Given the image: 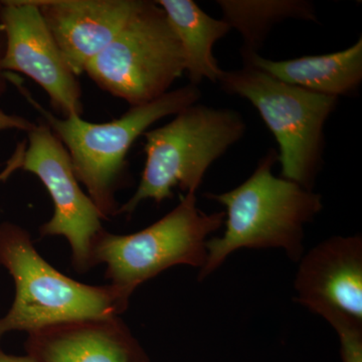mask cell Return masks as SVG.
Segmentation results:
<instances>
[{"label":"cell","mask_w":362,"mask_h":362,"mask_svg":"<svg viewBox=\"0 0 362 362\" xmlns=\"http://www.w3.org/2000/svg\"><path fill=\"white\" fill-rule=\"evenodd\" d=\"M21 169L40 178L54 202V216L40 226V235L65 237L71 246L76 271L90 270L95 267V244L105 230L104 218L89 195L83 192L66 147L47 124L35 125L28 132Z\"/></svg>","instance_id":"8"},{"label":"cell","mask_w":362,"mask_h":362,"mask_svg":"<svg viewBox=\"0 0 362 362\" xmlns=\"http://www.w3.org/2000/svg\"><path fill=\"white\" fill-rule=\"evenodd\" d=\"M4 49H6V39H4V32L0 26V96L6 92V75L1 69V62L4 59Z\"/></svg>","instance_id":"19"},{"label":"cell","mask_w":362,"mask_h":362,"mask_svg":"<svg viewBox=\"0 0 362 362\" xmlns=\"http://www.w3.org/2000/svg\"><path fill=\"white\" fill-rule=\"evenodd\" d=\"M239 112L194 104L161 127L144 133L146 154L141 180L117 214H132L143 201L161 204L180 187L197 194L207 169L246 133Z\"/></svg>","instance_id":"4"},{"label":"cell","mask_w":362,"mask_h":362,"mask_svg":"<svg viewBox=\"0 0 362 362\" xmlns=\"http://www.w3.org/2000/svg\"><path fill=\"white\" fill-rule=\"evenodd\" d=\"M0 26L6 39L1 69L32 78L49 95L63 117L81 116L80 84L33 0L0 2Z\"/></svg>","instance_id":"9"},{"label":"cell","mask_w":362,"mask_h":362,"mask_svg":"<svg viewBox=\"0 0 362 362\" xmlns=\"http://www.w3.org/2000/svg\"><path fill=\"white\" fill-rule=\"evenodd\" d=\"M35 124L18 115H11L0 109V130L16 129L30 132Z\"/></svg>","instance_id":"17"},{"label":"cell","mask_w":362,"mask_h":362,"mask_svg":"<svg viewBox=\"0 0 362 362\" xmlns=\"http://www.w3.org/2000/svg\"><path fill=\"white\" fill-rule=\"evenodd\" d=\"M25 349L39 362H150L119 316L44 326L28 332Z\"/></svg>","instance_id":"12"},{"label":"cell","mask_w":362,"mask_h":362,"mask_svg":"<svg viewBox=\"0 0 362 362\" xmlns=\"http://www.w3.org/2000/svg\"><path fill=\"white\" fill-rule=\"evenodd\" d=\"M185 71L182 49L168 16L148 0H140L122 30L85 70L102 90L131 107L163 96Z\"/></svg>","instance_id":"7"},{"label":"cell","mask_w":362,"mask_h":362,"mask_svg":"<svg viewBox=\"0 0 362 362\" xmlns=\"http://www.w3.org/2000/svg\"><path fill=\"white\" fill-rule=\"evenodd\" d=\"M0 362H39L33 359V357L26 356H14L4 354L0 350Z\"/></svg>","instance_id":"20"},{"label":"cell","mask_w":362,"mask_h":362,"mask_svg":"<svg viewBox=\"0 0 362 362\" xmlns=\"http://www.w3.org/2000/svg\"><path fill=\"white\" fill-rule=\"evenodd\" d=\"M77 77L113 42L140 0H33Z\"/></svg>","instance_id":"11"},{"label":"cell","mask_w":362,"mask_h":362,"mask_svg":"<svg viewBox=\"0 0 362 362\" xmlns=\"http://www.w3.org/2000/svg\"><path fill=\"white\" fill-rule=\"evenodd\" d=\"M278 151L270 149L239 187L206 197L226 207L225 232L206 242L204 280L240 249H281L293 262L304 255L305 226L322 209L321 195L274 175Z\"/></svg>","instance_id":"1"},{"label":"cell","mask_w":362,"mask_h":362,"mask_svg":"<svg viewBox=\"0 0 362 362\" xmlns=\"http://www.w3.org/2000/svg\"><path fill=\"white\" fill-rule=\"evenodd\" d=\"M175 32L185 59L189 84L218 83L223 70L214 56V47L232 28L225 20L211 18L192 0H158Z\"/></svg>","instance_id":"14"},{"label":"cell","mask_w":362,"mask_h":362,"mask_svg":"<svg viewBox=\"0 0 362 362\" xmlns=\"http://www.w3.org/2000/svg\"><path fill=\"white\" fill-rule=\"evenodd\" d=\"M218 83L247 100L275 136L281 177L312 190L323 163L324 126L339 98L281 82L249 64L223 71Z\"/></svg>","instance_id":"5"},{"label":"cell","mask_w":362,"mask_h":362,"mask_svg":"<svg viewBox=\"0 0 362 362\" xmlns=\"http://www.w3.org/2000/svg\"><path fill=\"white\" fill-rule=\"evenodd\" d=\"M225 218V211L204 213L197 206V194H185L177 206L144 230L124 235L104 230L93 251L95 266L105 264L111 284L132 293L173 266L201 270L209 237Z\"/></svg>","instance_id":"6"},{"label":"cell","mask_w":362,"mask_h":362,"mask_svg":"<svg viewBox=\"0 0 362 362\" xmlns=\"http://www.w3.org/2000/svg\"><path fill=\"white\" fill-rule=\"evenodd\" d=\"M0 265L16 284L13 306L0 318V338L9 331L28 333L76 319L119 316L133 294L115 285H86L64 275L40 256L30 233L14 223H0Z\"/></svg>","instance_id":"3"},{"label":"cell","mask_w":362,"mask_h":362,"mask_svg":"<svg viewBox=\"0 0 362 362\" xmlns=\"http://www.w3.org/2000/svg\"><path fill=\"white\" fill-rule=\"evenodd\" d=\"M324 319L337 331L342 362H362V322L344 315Z\"/></svg>","instance_id":"16"},{"label":"cell","mask_w":362,"mask_h":362,"mask_svg":"<svg viewBox=\"0 0 362 362\" xmlns=\"http://www.w3.org/2000/svg\"><path fill=\"white\" fill-rule=\"evenodd\" d=\"M244 59L281 82L337 97L351 96L362 82V37L347 49L331 54L283 61L252 54Z\"/></svg>","instance_id":"13"},{"label":"cell","mask_w":362,"mask_h":362,"mask_svg":"<svg viewBox=\"0 0 362 362\" xmlns=\"http://www.w3.org/2000/svg\"><path fill=\"white\" fill-rule=\"evenodd\" d=\"M11 80L66 147L76 177L104 220L118 211L115 194L125 180L126 157L136 140L157 121L176 115L202 97L199 87L188 84L150 103L131 107L111 122L90 123L78 115L58 118L33 99L18 78Z\"/></svg>","instance_id":"2"},{"label":"cell","mask_w":362,"mask_h":362,"mask_svg":"<svg viewBox=\"0 0 362 362\" xmlns=\"http://www.w3.org/2000/svg\"><path fill=\"white\" fill-rule=\"evenodd\" d=\"M26 147V142L18 143L16 150H14L13 156L11 159L6 162V168L0 173V182H4L11 177L13 173H16L18 169L21 168L23 164V156H25Z\"/></svg>","instance_id":"18"},{"label":"cell","mask_w":362,"mask_h":362,"mask_svg":"<svg viewBox=\"0 0 362 362\" xmlns=\"http://www.w3.org/2000/svg\"><path fill=\"white\" fill-rule=\"evenodd\" d=\"M295 301L322 316L344 315L362 322V238L332 237L299 261Z\"/></svg>","instance_id":"10"},{"label":"cell","mask_w":362,"mask_h":362,"mask_svg":"<svg viewBox=\"0 0 362 362\" xmlns=\"http://www.w3.org/2000/svg\"><path fill=\"white\" fill-rule=\"evenodd\" d=\"M216 4L223 20L242 35L243 59L258 54L272 28L281 21H318L313 4L304 0H218Z\"/></svg>","instance_id":"15"}]
</instances>
